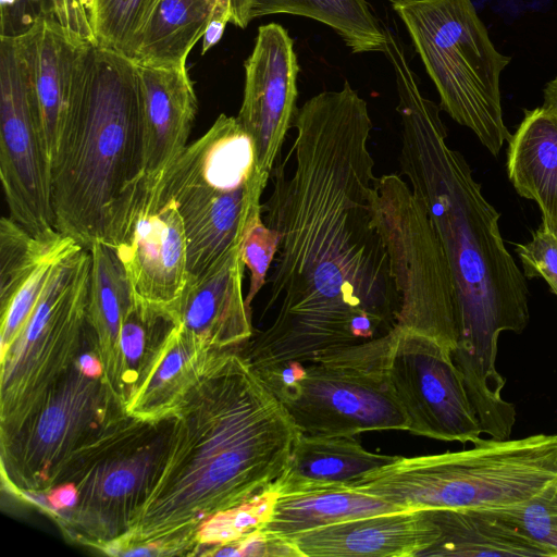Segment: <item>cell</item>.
<instances>
[{
  "mask_svg": "<svg viewBox=\"0 0 557 557\" xmlns=\"http://www.w3.org/2000/svg\"><path fill=\"white\" fill-rule=\"evenodd\" d=\"M50 502L52 511L66 510L74 508L79 500V491L74 484H63L60 487L53 488L47 495Z\"/></svg>",
  "mask_w": 557,
  "mask_h": 557,
  "instance_id": "36",
  "label": "cell"
},
{
  "mask_svg": "<svg viewBox=\"0 0 557 557\" xmlns=\"http://www.w3.org/2000/svg\"><path fill=\"white\" fill-rule=\"evenodd\" d=\"M387 59L398 92L401 172L440 235L457 287L460 334L453 362L481 426L499 429L516 409L502 397L497 343L502 332H521L528 324L524 274L505 246L500 214L463 156L448 145L441 107L422 94L405 49H391Z\"/></svg>",
  "mask_w": 557,
  "mask_h": 557,
  "instance_id": "2",
  "label": "cell"
},
{
  "mask_svg": "<svg viewBox=\"0 0 557 557\" xmlns=\"http://www.w3.org/2000/svg\"><path fill=\"white\" fill-rule=\"evenodd\" d=\"M397 457L369 451L354 435L299 433L288 463L271 490L287 495L351 485Z\"/></svg>",
  "mask_w": 557,
  "mask_h": 557,
  "instance_id": "20",
  "label": "cell"
},
{
  "mask_svg": "<svg viewBox=\"0 0 557 557\" xmlns=\"http://www.w3.org/2000/svg\"><path fill=\"white\" fill-rule=\"evenodd\" d=\"M136 65L141 99L145 177L153 180L170 168L188 146L198 100L186 65Z\"/></svg>",
  "mask_w": 557,
  "mask_h": 557,
  "instance_id": "17",
  "label": "cell"
},
{
  "mask_svg": "<svg viewBox=\"0 0 557 557\" xmlns=\"http://www.w3.org/2000/svg\"><path fill=\"white\" fill-rule=\"evenodd\" d=\"M437 539L420 557L544 556L487 508L425 510Z\"/></svg>",
  "mask_w": 557,
  "mask_h": 557,
  "instance_id": "22",
  "label": "cell"
},
{
  "mask_svg": "<svg viewBox=\"0 0 557 557\" xmlns=\"http://www.w3.org/2000/svg\"><path fill=\"white\" fill-rule=\"evenodd\" d=\"M116 252L136 301L171 315L188 280L183 220L156 180L145 177L109 244Z\"/></svg>",
  "mask_w": 557,
  "mask_h": 557,
  "instance_id": "13",
  "label": "cell"
},
{
  "mask_svg": "<svg viewBox=\"0 0 557 557\" xmlns=\"http://www.w3.org/2000/svg\"><path fill=\"white\" fill-rule=\"evenodd\" d=\"M277 494L271 488L251 500L205 520L194 540L199 545H227L262 530L271 518Z\"/></svg>",
  "mask_w": 557,
  "mask_h": 557,
  "instance_id": "30",
  "label": "cell"
},
{
  "mask_svg": "<svg viewBox=\"0 0 557 557\" xmlns=\"http://www.w3.org/2000/svg\"><path fill=\"white\" fill-rule=\"evenodd\" d=\"M216 13V0H159L132 60L148 66L186 65Z\"/></svg>",
  "mask_w": 557,
  "mask_h": 557,
  "instance_id": "25",
  "label": "cell"
},
{
  "mask_svg": "<svg viewBox=\"0 0 557 557\" xmlns=\"http://www.w3.org/2000/svg\"><path fill=\"white\" fill-rule=\"evenodd\" d=\"M0 180L11 219L36 236L58 232L50 163L17 35H0Z\"/></svg>",
  "mask_w": 557,
  "mask_h": 557,
  "instance_id": "11",
  "label": "cell"
},
{
  "mask_svg": "<svg viewBox=\"0 0 557 557\" xmlns=\"http://www.w3.org/2000/svg\"><path fill=\"white\" fill-rule=\"evenodd\" d=\"M516 252L524 276L542 277L557 296V233L541 223L530 242L516 245Z\"/></svg>",
  "mask_w": 557,
  "mask_h": 557,
  "instance_id": "34",
  "label": "cell"
},
{
  "mask_svg": "<svg viewBox=\"0 0 557 557\" xmlns=\"http://www.w3.org/2000/svg\"><path fill=\"white\" fill-rule=\"evenodd\" d=\"M371 209L399 298L397 327L431 337L453 352L460 334L459 298L425 207L407 182L391 173L375 178Z\"/></svg>",
  "mask_w": 557,
  "mask_h": 557,
  "instance_id": "8",
  "label": "cell"
},
{
  "mask_svg": "<svg viewBox=\"0 0 557 557\" xmlns=\"http://www.w3.org/2000/svg\"><path fill=\"white\" fill-rule=\"evenodd\" d=\"M91 379L79 371L78 375L67 380L60 392L52 395L51 400L41 403L44 409L35 419L33 444H29L34 455L49 461L70 443L89 407L88 399L95 386Z\"/></svg>",
  "mask_w": 557,
  "mask_h": 557,
  "instance_id": "27",
  "label": "cell"
},
{
  "mask_svg": "<svg viewBox=\"0 0 557 557\" xmlns=\"http://www.w3.org/2000/svg\"><path fill=\"white\" fill-rule=\"evenodd\" d=\"M487 509L544 556L557 557V480L523 502Z\"/></svg>",
  "mask_w": 557,
  "mask_h": 557,
  "instance_id": "29",
  "label": "cell"
},
{
  "mask_svg": "<svg viewBox=\"0 0 557 557\" xmlns=\"http://www.w3.org/2000/svg\"><path fill=\"white\" fill-rule=\"evenodd\" d=\"M153 180L183 220L189 280L240 251L249 224L262 213L270 178L258 170L251 136L237 117L222 113Z\"/></svg>",
  "mask_w": 557,
  "mask_h": 557,
  "instance_id": "6",
  "label": "cell"
},
{
  "mask_svg": "<svg viewBox=\"0 0 557 557\" xmlns=\"http://www.w3.org/2000/svg\"><path fill=\"white\" fill-rule=\"evenodd\" d=\"M244 66V96L236 117L253 139L258 170L270 178L298 110L299 65L287 30L277 23L261 25Z\"/></svg>",
  "mask_w": 557,
  "mask_h": 557,
  "instance_id": "14",
  "label": "cell"
},
{
  "mask_svg": "<svg viewBox=\"0 0 557 557\" xmlns=\"http://www.w3.org/2000/svg\"><path fill=\"white\" fill-rule=\"evenodd\" d=\"M227 22L221 18H213L203 37H202V53H206L221 39Z\"/></svg>",
  "mask_w": 557,
  "mask_h": 557,
  "instance_id": "38",
  "label": "cell"
},
{
  "mask_svg": "<svg viewBox=\"0 0 557 557\" xmlns=\"http://www.w3.org/2000/svg\"><path fill=\"white\" fill-rule=\"evenodd\" d=\"M16 35L51 165L65 123L85 90L94 45L70 35L51 11L42 9Z\"/></svg>",
  "mask_w": 557,
  "mask_h": 557,
  "instance_id": "15",
  "label": "cell"
},
{
  "mask_svg": "<svg viewBox=\"0 0 557 557\" xmlns=\"http://www.w3.org/2000/svg\"><path fill=\"white\" fill-rule=\"evenodd\" d=\"M157 481L133 513L127 544L180 548L209 517L270 490L299 431L237 349L216 350L183 398Z\"/></svg>",
  "mask_w": 557,
  "mask_h": 557,
  "instance_id": "3",
  "label": "cell"
},
{
  "mask_svg": "<svg viewBox=\"0 0 557 557\" xmlns=\"http://www.w3.org/2000/svg\"><path fill=\"white\" fill-rule=\"evenodd\" d=\"M436 539L425 510H403L349 519L285 540L301 557H420Z\"/></svg>",
  "mask_w": 557,
  "mask_h": 557,
  "instance_id": "16",
  "label": "cell"
},
{
  "mask_svg": "<svg viewBox=\"0 0 557 557\" xmlns=\"http://www.w3.org/2000/svg\"><path fill=\"white\" fill-rule=\"evenodd\" d=\"M278 247V234L257 214L249 224L242 243L240 253L249 270V288L245 301L251 309V302L267 283V275L275 259Z\"/></svg>",
  "mask_w": 557,
  "mask_h": 557,
  "instance_id": "32",
  "label": "cell"
},
{
  "mask_svg": "<svg viewBox=\"0 0 557 557\" xmlns=\"http://www.w3.org/2000/svg\"><path fill=\"white\" fill-rule=\"evenodd\" d=\"M91 253H71L57 267L27 321L2 352V423L17 424L37 408L47 381L62 372L87 334Z\"/></svg>",
  "mask_w": 557,
  "mask_h": 557,
  "instance_id": "10",
  "label": "cell"
},
{
  "mask_svg": "<svg viewBox=\"0 0 557 557\" xmlns=\"http://www.w3.org/2000/svg\"><path fill=\"white\" fill-rule=\"evenodd\" d=\"M507 172L517 193L539 206L542 223L557 233V114L539 107L508 141Z\"/></svg>",
  "mask_w": 557,
  "mask_h": 557,
  "instance_id": "21",
  "label": "cell"
},
{
  "mask_svg": "<svg viewBox=\"0 0 557 557\" xmlns=\"http://www.w3.org/2000/svg\"><path fill=\"white\" fill-rule=\"evenodd\" d=\"M460 451L400 457L350 486L400 510L492 508L523 502L557 480V434L480 438Z\"/></svg>",
  "mask_w": 557,
  "mask_h": 557,
  "instance_id": "5",
  "label": "cell"
},
{
  "mask_svg": "<svg viewBox=\"0 0 557 557\" xmlns=\"http://www.w3.org/2000/svg\"><path fill=\"white\" fill-rule=\"evenodd\" d=\"M441 99V109L497 156L511 134L505 125L502 54L471 0H391Z\"/></svg>",
  "mask_w": 557,
  "mask_h": 557,
  "instance_id": "7",
  "label": "cell"
},
{
  "mask_svg": "<svg viewBox=\"0 0 557 557\" xmlns=\"http://www.w3.org/2000/svg\"><path fill=\"white\" fill-rule=\"evenodd\" d=\"M91 276L87 322L103 367L102 382L112 374L120 330L134 296L123 264L114 249L103 243L90 248Z\"/></svg>",
  "mask_w": 557,
  "mask_h": 557,
  "instance_id": "24",
  "label": "cell"
},
{
  "mask_svg": "<svg viewBox=\"0 0 557 557\" xmlns=\"http://www.w3.org/2000/svg\"><path fill=\"white\" fill-rule=\"evenodd\" d=\"M542 107L557 114V76L546 84Z\"/></svg>",
  "mask_w": 557,
  "mask_h": 557,
  "instance_id": "39",
  "label": "cell"
},
{
  "mask_svg": "<svg viewBox=\"0 0 557 557\" xmlns=\"http://www.w3.org/2000/svg\"><path fill=\"white\" fill-rule=\"evenodd\" d=\"M50 173L55 230L87 249L109 245L145 180L133 60L94 46L85 90L65 123Z\"/></svg>",
  "mask_w": 557,
  "mask_h": 557,
  "instance_id": "4",
  "label": "cell"
},
{
  "mask_svg": "<svg viewBox=\"0 0 557 557\" xmlns=\"http://www.w3.org/2000/svg\"><path fill=\"white\" fill-rule=\"evenodd\" d=\"M152 455H135L123 461H113L96 472L97 497L108 504H122L136 496L148 475Z\"/></svg>",
  "mask_w": 557,
  "mask_h": 557,
  "instance_id": "33",
  "label": "cell"
},
{
  "mask_svg": "<svg viewBox=\"0 0 557 557\" xmlns=\"http://www.w3.org/2000/svg\"><path fill=\"white\" fill-rule=\"evenodd\" d=\"M218 13L214 18H221L237 27L245 28L250 23L252 0H216Z\"/></svg>",
  "mask_w": 557,
  "mask_h": 557,
  "instance_id": "35",
  "label": "cell"
},
{
  "mask_svg": "<svg viewBox=\"0 0 557 557\" xmlns=\"http://www.w3.org/2000/svg\"><path fill=\"white\" fill-rule=\"evenodd\" d=\"M293 126L262 205L278 247L264 307L270 322L239 350L255 369L326 360L397 327L399 298L371 209L367 102L346 81L308 99Z\"/></svg>",
  "mask_w": 557,
  "mask_h": 557,
  "instance_id": "1",
  "label": "cell"
},
{
  "mask_svg": "<svg viewBox=\"0 0 557 557\" xmlns=\"http://www.w3.org/2000/svg\"><path fill=\"white\" fill-rule=\"evenodd\" d=\"M78 370L86 376L92 379H101L103 375V367L99 359L90 352L83 354L77 361Z\"/></svg>",
  "mask_w": 557,
  "mask_h": 557,
  "instance_id": "37",
  "label": "cell"
},
{
  "mask_svg": "<svg viewBox=\"0 0 557 557\" xmlns=\"http://www.w3.org/2000/svg\"><path fill=\"white\" fill-rule=\"evenodd\" d=\"M287 13L319 21L331 27L352 51H385L383 25L366 0H252L250 18Z\"/></svg>",
  "mask_w": 557,
  "mask_h": 557,
  "instance_id": "26",
  "label": "cell"
},
{
  "mask_svg": "<svg viewBox=\"0 0 557 557\" xmlns=\"http://www.w3.org/2000/svg\"><path fill=\"white\" fill-rule=\"evenodd\" d=\"M240 251L198 278L187 280L176 323L214 349L242 347L253 335L251 309L243 296Z\"/></svg>",
  "mask_w": 557,
  "mask_h": 557,
  "instance_id": "18",
  "label": "cell"
},
{
  "mask_svg": "<svg viewBox=\"0 0 557 557\" xmlns=\"http://www.w3.org/2000/svg\"><path fill=\"white\" fill-rule=\"evenodd\" d=\"M81 248L83 246L75 245L45 260L5 301L1 302V350L12 343L27 321L59 263Z\"/></svg>",
  "mask_w": 557,
  "mask_h": 557,
  "instance_id": "31",
  "label": "cell"
},
{
  "mask_svg": "<svg viewBox=\"0 0 557 557\" xmlns=\"http://www.w3.org/2000/svg\"><path fill=\"white\" fill-rule=\"evenodd\" d=\"M395 332L336 357L302 363L300 376L274 393L299 433L355 436L408 430V417L386 373Z\"/></svg>",
  "mask_w": 557,
  "mask_h": 557,
  "instance_id": "9",
  "label": "cell"
},
{
  "mask_svg": "<svg viewBox=\"0 0 557 557\" xmlns=\"http://www.w3.org/2000/svg\"><path fill=\"white\" fill-rule=\"evenodd\" d=\"M159 0H83L95 46L132 60Z\"/></svg>",
  "mask_w": 557,
  "mask_h": 557,
  "instance_id": "28",
  "label": "cell"
},
{
  "mask_svg": "<svg viewBox=\"0 0 557 557\" xmlns=\"http://www.w3.org/2000/svg\"><path fill=\"white\" fill-rule=\"evenodd\" d=\"M35 1V0H34ZM1 17L5 18L12 15V13H20V4H24V0H1Z\"/></svg>",
  "mask_w": 557,
  "mask_h": 557,
  "instance_id": "40",
  "label": "cell"
},
{
  "mask_svg": "<svg viewBox=\"0 0 557 557\" xmlns=\"http://www.w3.org/2000/svg\"><path fill=\"white\" fill-rule=\"evenodd\" d=\"M386 373L411 434L475 443L482 429L451 351L418 332L396 327Z\"/></svg>",
  "mask_w": 557,
  "mask_h": 557,
  "instance_id": "12",
  "label": "cell"
},
{
  "mask_svg": "<svg viewBox=\"0 0 557 557\" xmlns=\"http://www.w3.org/2000/svg\"><path fill=\"white\" fill-rule=\"evenodd\" d=\"M392 511L403 510L350 485L277 495L262 531L286 539L323 525Z\"/></svg>",
  "mask_w": 557,
  "mask_h": 557,
  "instance_id": "23",
  "label": "cell"
},
{
  "mask_svg": "<svg viewBox=\"0 0 557 557\" xmlns=\"http://www.w3.org/2000/svg\"><path fill=\"white\" fill-rule=\"evenodd\" d=\"M214 350L175 323L125 405L126 413L146 422L173 416L202 375Z\"/></svg>",
  "mask_w": 557,
  "mask_h": 557,
  "instance_id": "19",
  "label": "cell"
}]
</instances>
